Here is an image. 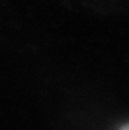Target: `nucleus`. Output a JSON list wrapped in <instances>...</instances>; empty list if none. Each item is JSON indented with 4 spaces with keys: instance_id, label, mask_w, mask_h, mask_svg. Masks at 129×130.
Segmentation results:
<instances>
[{
    "instance_id": "1",
    "label": "nucleus",
    "mask_w": 129,
    "mask_h": 130,
    "mask_svg": "<svg viewBox=\"0 0 129 130\" xmlns=\"http://www.w3.org/2000/svg\"><path fill=\"white\" fill-rule=\"evenodd\" d=\"M120 130H129V123H128V124H126V126H123Z\"/></svg>"
}]
</instances>
